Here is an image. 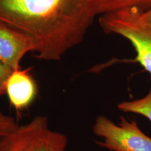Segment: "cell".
<instances>
[{
	"instance_id": "obj_1",
	"label": "cell",
	"mask_w": 151,
	"mask_h": 151,
	"mask_svg": "<svg viewBox=\"0 0 151 151\" xmlns=\"http://www.w3.org/2000/svg\"><path fill=\"white\" fill-rule=\"evenodd\" d=\"M94 18L85 0H0V22L31 38L46 61L82 42Z\"/></svg>"
},
{
	"instance_id": "obj_2",
	"label": "cell",
	"mask_w": 151,
	"mask_h": 151,
	"mask_svg": "<svg viewBox=\"0 0 151 151\" xmlns=\"http://www.w3.org/2000/svg\"><path fill=\"white\" fill-rule=\"evenodd\" d=\"M99 24L107 34L127 39L134 48L139 63L151 76V22L137 7H129L100 16Z\"/></svg>"
},
{
	"instance_id": "obj_3",
	"label": "cell",
	"mask_w": 151,
	"mask_h": 151,
	"mask_svg": "<svg viewBox=\"0 0 151 151\" xmlns=\"http://www.w3.org/2000/svg\"><path fill=\"white\" fill-rule=\"evenodd\" d=\"M68 139L53 131L46 116H36L0 139V151H66Z\"/></svg>"
},
{
	"instance_id": "obj_4",
	"label": "cell",
	"mask_w": 151,
	"mask_h": 151,
	"mask_svg": "<svg viewBox=\"0 0 151 151\" xmlns=\"http://www.w3.org/2000/svg\"><path fill=\"white\" fill-rule=\"evenodd\" d=\"M93 132L101 139L96 142L98 146L111 151H151V138L141 131L135 120L124 117L116 124L107 117L98 116Z\"/></svg>"
},
{
	"instance_id": "obj_5",
	"label": "cell",
	"mask_w": 151,
	"mask_h": 151,
	"mask_svg": "<svg viewBox=\"0 0 151 151\" xmlns=\"http://www.w3.org/2000/svg\"><path fill=\"white\" fill-rule=\"evenodd\" d=\"M35 51L31 38L0 22V61L2 63L12 70L19 69L24 55Z\"/></svg>"
},
{
	"instance_id": "obj_6",
	"label": "cell",
	"mask_w": 151,
	"mask_h": 151,
	"mask_svg": "<svg viewBox=\"0 0 151 151\" xmlns=\"http://www.w3.org/2000/svg\"><path fill=\"white\" fill-rule=\"evenodd\" d=\"M29 69L13 70L6 85V94L11 106L16 111L27 109L37 95L36 81L29 73Z\"/></svg>"
},
{
	"instance_id": "obj_7",
	"label": "cell",
	"mask_w": 151,
	"mask_h": 151,
	"mask_svg": "<svg viewBox=\"0 0 151 151\" xmlns=\"http://www.w3.org/2000/svg\"><path fill=\"white\" fill-rule=\"evenodd\" d=\"M94 17L129 7L146 11L151 6V0H85Z\"/></svg>"
},
{
	"instance_id": "obj_8",
	"label": "cell",
	"mask_w": 151,
	"mask_h": 151,
	"mask_svg": "<svg viewBox=\"0 0 151 151\" xmlns=\"http://www.w3.org/2000/svg\"><path fill=\"white\" fill-rule=\"evenodd\" d=\"M118 108L124 113L141 115L150 120L151 123V88L148 94L141 99L118 104Z\"/></svg>"
},
{
	"instance_id": "obj_9",
	"label": "cell",
	"mask_w": 151,
	"mask_h": 151,
	"mask_svg": "<svg viewBox=\"0 0 151 151\" xmlns=\"http://www.w3.org/2000/svg\"><path fill=\"white\" fill-rule=\"evenodd\" d=\"M20 125L14 117L0 111V139L6 136Z\"/></svg>"
},
{
	"instance_id": "obj_10",
	"label": "cell",
	"mask_w": 151,
	"mask_h": 151,
	"mask_svg": "<svg viewBox=\"0 0 151 151\" xmlns=\"http://www.w3.org/2000/svg\"><path fill=\"white\" fill-rule=\"evenodd\" d=\"M13 70L0 61V97L6 94V85Z\"/></svg>"
},
{
	"instance_id": "obj_11",
	"label": "cell",
	"mask_w": 151,
	"mask_h": 151,
	"mask_svg": "<svg viewBox=\"0 0 151 151\" xmlns=\"http://www.w3.org/2000/svg\"><path fill=\"white\" fill-rule=\"evenodd\" d=\"M143 15L148 21L151 22V6L146 11H143Z\"/></svg>"
}]
</instances>
